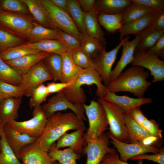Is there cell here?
Masks as SVG:
<instances>
[{
    "label": "cell",
    "instance_id": "cell-58",
    "mask_svg": "<svg viewBox=\"0 0 164 164\" xmlns=\"http://www.w3.org/2000/svg\"><path fill=\"white\" fill-rule=\"evenodd\" d=\"M1 142L0 141V153L1 152Z\"/></svg>",
    "mask_w": 164,
    "mask_h": 164
},
{
    "label": "cell",
    "instance_id": "cell-56",
    "mask_svg": "<svg viewBox=\"0 0 164 164\" xmlns=\"http://www.w3.org/2000/svg\"><path fill=\"white\" fill-rule=\"evenodd\" d=\"M3 127L4 126L3 125L2 119L0 114V138L3 132Z\"/></svg>",
    "mask_w": 164,
    "mask_h": 164
},
{
    "label": "cell",
    "instance_id": "cell-47",
    "mask_svg": "<svg viewBox=\"0 0 164 164\" xmlns=\"http://www.w3.org/2000/svg\"><path fill=\"white\" fill-rule=\"evenodd\" d=\"M142 126L152 135L157 137L159 139L162 138V131L159 129L158 124L154 120H149L146 118Z\"/></svg>",
    "mask_w": 164,
    "mask_h": 164
},
{
    "label": "cell",
    "instance_id": "cell-52",
    "mask_svg": "<svg viewBox=\"0 0 164 164\" xmlns=\"http://www.w3.org/2000/svg\"><path fill=\"white\" fill-rule=\"evenodd\" d=\"M131 118L140 125L142 126L145 120L147 118L140 109V107L132 110L128 114Z\"/></svg>",
    "mask_w": 164,
    "mask_h": 164
},
{
    "label": "cell",
    "instance_id": "cell-26",
    "mask_svg": "<svg viewBox=\"0 0 164 164\" xmlns=\"http://www.w3.org/2000/svg\"><path fill=\"white\" fill-rule=\"evenodd\" d=\"M62 67L60 81L63 83L69 82L74 80L83 69L74 62L70 52H66L62 54Z\"/></svg>",
    "mask_w": 164,
    "mask_h": 164
},
{
    "label": "cell",
    "instance_id": "cell-19",
    "mask_svg": "<svg viewBox=\"0 0 164 164\" xmlns=\"http://www.w3.org/2000/svg\"><path fill=\"white\" fill-rule=\"evenodd\" d=\"M86 129L84 125L73 132H66L57 140L55 143L56 147L58 149L69 147L75 153L80 155L83 153L86 141L84 134Z\"/></svg>",
    "mask_w": 164,
    "mask_h": 164
},
{
    "label": "cell",
    "instance_id": "cell-30",
    "mask_svg": "<svg viewBox=\"0 0 164 164\" xmlns=\"http://www.w3.org/2000/svg\"><path fill=\"white\" fill-rule=\"evenodd\" d=\"M48 153L51 157L60 164H77V160L80 157V155L75 153L70 148L63 150L57 149L55 143L52 145Z\"/></svg>",
    "mask_w": 164,
    "mask_h": 164
},
{
    "label": "cell",
    "instance_id": "cell-46",
    "mask_svg": "<svg viewBox=\"0 0 164 164\" xmlns=\"http://www.w3.org/2000/svg\"><path fill=\"white\" fill-rule=\"evenodd\" d=\"M132 3L148 9L158 11L164 9V0H131Z\"/></svg>",
    "mask_w": 164,
    "mask_h": 164
},
{
    "label": "cell",
    "instance_id": "cell-22",
    "mask_svg": "<svg viewBox=\"0 0 164 164\" xmlns=\"http://www.w3.org/2000/svg\"><path fill=\"white\" fill-rule=\"evenodd\" d=\"M22 103V97H12L0 101V114L3 126L19 117L18 111Z\"/></svg>",
    "mask_w": 164,
    "mask_h": 164
},
{
    "label": "cell",
    "instance_id": "cell-17",
    "mask_svg": "<svg viewBox=\"0 0 164 164\" xmlns=\"http://www.w3.org/2000/svg\"><path fill=\"white\" fill-rule=\"evenodd\" d=\"M3 129L8 144L19 159L21 150L24 147L35 143L37 140V138L20 133L7 124L4 126Z\"/></svg>",
    "mask_w": 164,
    "mask_h": 164
},
{
    "label": "cell",
    "instance_id": "cell-38",
    "mask_svg": "<svg viewBox=\"0 0 164 164\" xmlns=\"http://www.w3.org/2000/svg\"><path fill=\"white\" fill-rule=\"evenodd\" d=\"M0 164H22L8 144L4 131L0 138Z\"/></svg>",
    "mask_w": 164,
    "mask_h": 164
},
{
    "label": "cell",
    "instance_id": "cell-2",
    "mask_svg": "<svg viewBox=\"0 0 164 164\" xmlns=\"http://www.w3.org/2000/svg\"><path fill=\"white\" fill-rule=\"evenodd\" d=\"M149 74L148 71L145 70L144 68L132 65L121 73L106 87L111 93L128 92L133 94L137 98H143L144 93L152 84L151 82L147 80Z\"/></svg>",
    "mask_w": 164,
    "mask_h": 164
},
{
    "label": "cell",
    "instance_id": "cell-16",
    "mask_svg": "<svg viewBox=\"0 0 164 164\" xmlns=\"http://www.w3.org/2000/svg\"><path fill=\"white\" fill-rule=\"evenodd\" d=\"M36 142L21 150L19 159L22 164H53L55 161L50 156L48 152L42 150Z\"/></svg>",
    "mask_w": 164,
    "mask_h": 164
},
{
    "label": "cell",
    "instance_id": "cell-40",
    "mask_svg": "<svg viewBox=\"0 0 164 164\" xmlns=\"http://www.w3.org/2000/svg\"><path fill=\"white\" fill-rule=\"evenodd\" d=\"M24 40V38L0 29V53L23 44Z\"/></svg>",
    "mask_w": 164,
    "mask_h": 164
},
{
    "label": "cell",
    "instance_id": "cell-3",
    "mask_svg": "<svg viewBox=\"0 0 164 164\" xmlns=\"http://www.w3.org/2000/svg\"><path fill=\"white\" fill-rule=\"evenodd\" d=\"M101 82L98 73L93 67H91L83 69L73 83L62 91L72 104H84L87 99V96L81 86L84 85L95 84L97 87L96 96L98 98H104L107 90L106 87Z\"/></svg>",
    "mask_w": 164,
    "mask_h": 164
},
{
    "label": "cell",
    "instance_id": "cell-39",
    "mask_svg": "<svg viewBox=\"0 0 164 164\" xmlns=\"http://www.w3.org/2000/svg\"><path fill=\"white\" fill-rule=\"evenodd\" d=\"M81 47L84 52L93 59L106 47V44L87 35L81 43Z\"/></svg>",
    "mask_w": 164,
    "mask_h": 164
},
{
    "label": "cell",
    "instance_id": "cell-21",
    "mask_svg": "<svg viewBox=\"0 0 164 164\" xmlns=\"http://www.w3.org/2000/svg\"><path fill=\"white\" fill-rule=\"evenodd\" d=\"M98 15L94 8L89 12H84L85 29L87 36L106 44L105 33L100 27L98 20Z\"/></svg>",
    "mask_w": 164,
    "mask_h": 164
},
{
    "label": "cell",
    "instance_id": "cell-28",
    "mask_svg": "<svg viewBox=\"0 0 164 164\" xmlns=\"http://www.w3.org/2000/svg\"><path fill=\"white\" fill-rule=\"evenodd\" d=\"M153 13L150 14L139 19L122 25L119 30L120 40L130 34H139L149 26Z\"/></svg>",
    "mask_w": 164,
    "mask_h": 164
},
{
    "label": "cell",
    "instance_id": "cell-51",
    "mask_svg": "<svg viewBox=\"0 0 164 164\" xmlns=\"http://www.w3.org/2000/svg\"><path fill=\"white\" fill-rule=\"evenodd\" d=\"M73 80L68 83H56L55 82H49L46 85L48 92L50 94L62 91L65 88L71 85Z\"/></svg>",
    "mask_w": 164,
    "mask_h": 164
},
{
    "label": "cell",
    "instance_id": "cell-33",
    "mask_svg": "<svg viewBox=\"0 0 164 164\" xmlns=\"http://www.w3.org/2000/svg\"><path fill=\"white\" fill-rule=\"evenodd\" d=\"M156 11L148 9L132 2L122 12V26L150 14L153 13Z\"/></svg>",
    "mask_w": 164,
    "mask_h": 164
},
{
    "label": "cell",
    "instance_id": "cell-53",
    "mask_svg": "<svg viewBox=\"0 0 164 164\" xmlns=\"http://www.w3.org/2000/svg\"><path fill=\"white\" fill-rule=\"evenodd\" d=\"M150 51L162 58L164 56V34L163 35L155 44L149 49Z\"/></svg>",
    "mask_w": 164,
    "mask_h": 164
},
{
    "label": "cell",
    "instance_id": "cell-49",
    "mask_svg": "<svg viewBox=\"0 0 164 164\" xmlns=\"http://www.w3.org/2000/svg\"><path fill=\"white\" fill-rule=\"evenodd\" d=\"M148 27L155 30L164 31V9L157 11L153 13Z\"/></svg>",
    "mask_w": 164,
    "mask_h": 164
},
{
    "label": "cell",
    "instance_id": "cell-37",
    "mask_svg": "<svg viewBox=\"0 0 164 164\" xmlns=\"http://www.w3.org/2000/svg\"><path fill=\"white\" fill-rule=\"evenodd\" d=\"M21 80V75L0 57V81L19 86Z\"/></svg>",
    "mask_w": 164,
    "mask_h": 164
},
{
    "label": "cell",
    "instance_id": "cell-34",
    "mask_svg": "<svg viewBox=\"0 0 164 164\" xmlns=\"http://www.w3.org/2000/svg\"><path fill=\"white\" fill-rule=\"evenodd\" d=\"M67 12L72 19L79 32L85 36H87L84 24V12L78 1L68 0Z\"/></svg>",
    "mask_w": 164,
    "mask_h": 164
},
{
    "label": "cell",
    "instance_id": "cell-8",
    "mask_svg": "<svg viewBox=\"0 0 164 164\" xmlns=\"http://www.w3.org/2000/svg\"><path fill=\"white\" fill-rule=\"evenodd\" d=\"M32 27V22L25 15L0 9V29L26 38Z\"/></svg>",
    "mask_w": 164,
    "mask_h": 164
},
{
    "label": "cell",
    "instance_id": "cell-55",
    "mask_svg": "<svg viewBox=\"0 0 164 164\" xmlns=\"http://www.w3.org/2000/svg\"><path fill=\"white\" fill-rule=\"evenodd\" d=\"M57 7L67 11L68 0H50Z\"/></svg>",
    "mask_w": 164,
    "mask_h": 164
},
{
    "label": "cell",
    "instance_id": "cell-7",
    "mask_svg": "<svg viewBox=\"0 0 164 164\" xmlns=\"http://www.w3.org/2000/svg\"><path fill=\"white\" fill-rule=\"evenodd\" d=\"M32 114V117L29 120L20 121L13 120L7 125L20 133L37 138L43 132L48 118L41 106L34 108Z\"/></svg>",
    "mask_w": 164,
    "mask_h": 164
},
{
    "label": "cell",
    "instance_id": "cell-12",
    "mask_svg": "<svg viewBox=\"0 0 164 164\" xmlns=\"http://www.w3.org/2000/svg\"><path fill=\"white\" fill-rule=\"evenodd\" d=\"M126 37L120 40L119 44L109 51L104 48L92 59L93 67L99 74L104 85L107 87L110 82V76L112 66L116 58L117 54L122 47Z\"/></svg>",
    "mask_w": 164,
    "mask_h": 164
},
{
    "label": "cell",
    "instance_id": "cell-54",
    "mask_svg": "<svg viewBox=\"0 0 164 164\" xmlns=\"http://www.w3.org/2000/svg\"><path fill=\"white\" fill-rule=\"evenodd\" d=\"M78 2L84 12L91 11L94 8L96 0H78Z\"/></svg>",
    "mask_w": 164,
    "mask_h": 164
},
{
    "label": "cell",
    "instance_id": "cell-43",
    "mask_svg": "<svg viewBox=\"0 0 164 164\" xmlns=\"http://www.w3.org/2000/svg\"><path fill=\"white\" fill-rule=\"evenodd\" d=\"M48 93L46 85L44 83L41 84L33 91L29 102V106L31 108L41 106L45 101Z\"/></svg>",
    "mask_w": 164,
    "mask_h": 164
},
{
    "label": "cell",
    "instance_id": "cell-10",
    "mask_svg": "<svg viewBox=\"0 0 164 164\" xmlns=\"http://www.w3.org/2000/svg\"><path fill=\"white\" fill-rule=\"evenodd\" d=\"M109 139L104 132L96 139L86 140L83 153L87 155L86 164H100L107 154L116 152V149L109 147Z\"/></svg>",
    "mask_w": 164,
    "mask_h": 164
},
{
    "label": "cell",
    "instance_id": "cell-18",
    "mask_svg": "<svg viewBox=\"0 0 164 164\" xmlns=\"http://www.w3.org/2000/svg\"><path fill=\"white\" fill-rule=\"evenodd\" d=\"M104 98L107 101L115 104L126 114L136 108L152 102V100L150 98H135L127 96H119L108 90Z\"/></svg>",
    "mask_w": 164,
    "mask_h": 164
},
{
    "label": "cell",
    "instance_id": "cell-48",
    "mask_svg": "<svg viewBox=\"0 0 164 164\" xmlns=\"http://www.w3.org/2000/svg\"><path fill=\"white\" fill-rule=\"evenodd\" d=\"M132 160H140L146 159L152 161L159 164H164V149H160L159 152L153 155L142 154L133 156L129 159Z\"/></svg>",
    "mask_w": 164,
    "mask_h": 164
},
{
    "label": "cell",
    "instance_id": "cell-11",
    "mask_svg": "<svg viewBox=\"0 0 164 164\" xmlns=\"http://www.w3.org/2000/svg\"><path fill=\"white\" fill-rule=\"evenodd\" d=\"M41 107L47 118L58 112L70 109L83 120H87L84 114L83 104H72L67 99L62 91L50 97Z\"/></svg>",
    "mask_w": 164,
    "mask_h": 164
},
{
    "label": "cell",
    "instance_id": "cell-57",
    "mask_svg": "<svg viewBox=\"0 0 164 164\" xmlns=\"http://www.w3.org/2000/svg\"><path fill=\"white\" fill-rule=\"evenodd\" d=\"M53 164H60L58 162H57L56 161H55Z\"/></svg>",
    "mask_w": 164,
    "mask_h": 164
},
{
    "label": "cell",
    "instance_id": "cell-45",
    "mask_svg": "<svg viewBox=\"0 0 164 164\" xmlns=\"http://www.w3.org/2000/svg\"><path fill=\"white\" fill-rule=\"evenodd\" d=\"M68 49L69 51L72 52L80 47L81 42L72 35L59 30V40Z\"/></svg>",
    "mask_w": 164,
    "mask_h": 164
},
{
    "label": "cell",
    "instance_id": "cell-14",
    "mask_svg": "<svg viewBox=\"0 0 164 164\" xmlns=\"http://www.w3.org/2000/svg\"><path fill=\"white\" fill-rule=\"evenodd\" d=\"M110 142L116 148L120 155V159L127 162L131 158L146 153L152 152L156 154L160 151L157 148L152 146L145 145L141 143L135 142L131 143L120 141L114 137L109 132L107 133Z\"/></svg>",
    "mask_w": 164,
    "mask_h": 164
},
{
    "label": "cell",
    "instance_id": "cell-15",
    "mask_svg": "<svg viewBox=\"0 0 164 164\" xmlns=\"http://www.w3.org/2000/svg\"><path fill=\"white\" fill-rule=\"evenodd\" d=\"M135 36V38L131 41L129 40V36L126 37V39L122 46V50L121 56L114 68L111 71L110 83L115 80L126 67L132 61L136 46L140 37L139 34Z\"/></svg>",
    "mask_w": 164,
    "mask_h": 164
},
{
    "label": "cell",
    "instance_id": "cell-23",
    "mask_svg": "<svg viewBox=\"0 0 164 164\" xmlns=\"http://www.w3.org/2000/svg\"><path fill=\"white\" fill-rule=\"evenodd\" d=\"M132 2L131 0H96L94 8L98 14L122 13Z\"/></svg>",
    "mask_w": 164,
    "mask_h": 164
},
{
    "label": "cell",
    "instance_id": "cell-9",
    "mask_svg": "<svg viewBox=\"0 0 164 164\" xmlns=\"http://www.w3.org/2000/svg\"><path fill=\"white\" fill-rule=\"evenodd\" d=\"M131 64L148 69L153 77L152 83L164 80V61L149 50L135 52Z\"/></svg>",
    "mask_w": 164,
    "mask_h": 164
},
{
    "label": "cell",
    "instance_id": "cell-4",
    "mask_svg": "<svg viewBox=\"0 0 164 164\" xmlns=\"http://www.w3.org/2000/svg\"><path fill=\"white\" fill-rule=\"evenodd\" d=\"M87 118L89 127L84 135L86 140H94L105 132L108 126L105 110L98 101H90L88 105L83 104Z\"/></svg>",
    "mask_w": 164,
    "mask_h": 164
},
{
    "label": "cell",
    "instance_id": "cell-5",
    "mask_svg": "<svg viewBox=\"0 0 164 164\" xmlns=\"http://www.w3.org/2000/svg\"><path fill=\"white\" fill-rule=\"evenodd\" d=\"M40 1L56 28L72 35L81 43L83 41L85 36L79 32L67 11L57 7L50 0H40Z\"/></svg>",
    "mask_w": 164,
    "mask_h": 164
},
{
    "label": "cell",
    "instance_id": "cell-24",
    "mask_svg": "<svg viewBox=\"0 0 164 164\" xmlns=\"http://www.w3.org/2000/svg\"><path fill=\"white\" fill-rule=\"evenodd\" d=\"M27 6L34 19L42 26L50 29H55L47 13L40 0H21Z\"/></svg>",
    "mask_w": 164,
    "mask_h": 164
},
{
    "label": "cell",
    "instance_id": "cell-50",
    "mask_svg": "<svg viewBox=\"0 0 164 164\" xmlns=\"http://www.w3.org/2000/svg\"><path fill=\"white\" fill-rule=\"evenodd\" d=\"M100 164H130L121 161L119 154L114 152L108 153L104 157ZM138 164H143L142 160H140Z\"/></svg>",
    "mask_w": 164,
    "mask_h": 164
},
{
    "label": "cell",
    "instance_id": "cell-32",
    "mask_svg": "<svg viewBox=\"0 0 164 164\" xmlns=\"http://www.w3.org/2000/svg\"><path fill=\"white\" fill-rule=\"evenodd\" d=\"M42 61L54 82L60 81L62 67V55L50 53Z\"/></svg>",
    "mask_w": 164,
    "mask_h": 164
},
{
    "label": "cell",
    "instance_id": "cell-31",
    "mask_svg": "<svg viewBox=\"0 0 164 164\" xmlns=\"http://www.w3.org/2000/svg\"><path fill=\"white\" fill-rule=\"evenodd\" d=\"M139 34L140 37L135 53L141 50H149L152 47L164 34V31L158 30L148 27Z\"/></svg>",
    "mask_w": 164,
    "mask_h": 164
},
{
    "label": "cell",
    "instance_id": "cell-29",
    "mask_svg": "<svg viewBox=\"0 0 164 164\" xmlns=\"http://www.w3.org/2000/svg\"><path fill=\"white\" fill-rule=\"evenodd\" d=\"M59 30L50 29L36 23L32 22V27L26 38L30 42L45 39L59 40Z\"/></svg>",
    "mask_w": 164,
    "mask_h": 164
},
{
    "label": "cell",
    "instance_id": "cell-25",
    "mask_svg": "<svg viewBox=\"0 0 164 164\" xmlns=\"http://www.w3.org/2000/svg\"><path fill=\"white\" fill-rule=\"evenodd\" d=\"M24 44L30 48L61 55L69 51L66 47L58 40L45 39L36 42H28Z\"/></svg>",
    "mask_w": 164,
    "mask_h": 164
},
{
    "label": "cell",
    "instance_id": "cell-13",
    "mask_svg": "<svg viewBox=\"0 0 164 164\" xmlns=\"http://www.w3.org/2000/svg\"><path fill=\"white\" fill-rule=\"evenodd\" d=\"M22 76L19 85L22 89L24 96L30 97L34 90L45 81L53 80L42 61Z\"/></svg>",
    "mask_w": 164,
    "mask_h": 164
},
{
    "label": "cell",
    "instance_id": "cell-36",
    "mask_svg": "<svg viewBox=\"0 0 164 164\" xmlns=\"http://www.w3.org/2000/svg\"><path fill=\"white\" fill-rule=\"evenodd\" d=\"M41 51L29 48L24 44L9 48L0 53V57L4 62L17 59L25 56L38 53Z\"/></svg>",
    "mask_w": 164,
    "mask_h": 164
},
{
    "label": "cell",
    "instance_id": "cell-1",
    "mask_svg": "<svg viewBox=\"0 0 164 164\" xmlns=\"http://www.w3.org/2000/svg\"><path fill=\"white\" fill-rule=\"evenodd\" d=\"M84 125L83 120L73 112H58L48 118L44 131L36 142L48 152L52 145L68 131L77 130Z\"/></svg>",
    "mask_w": 164,
    "mask_h": 164
},
{
    "label": "cell",
    "instance_id": "cell-42",
    "mask_svg": "<svg viewBox=\"0 0 164 164\" xmlns=\"http://www.w3.org/2000/svg\"><path fill=\"white\" fill-rule=\"evenodd\" d=\"M21 0H3L0 1V9L22 14H27L29 10Z\"/></svg>",
    "mask_w": 164,
    "mask_h": 164
},
{
    "label": "cell",
    "instance_id": "cell-35",
    "mask_svg": "<svg viewBox=\"0 0 164 164\" xmlns=\"http://www.w3.org/2000/svg\"><path fill=\"white\" fill-rule=\"evenodd\" d=\"M122 13L113 14H101L98 16L99 24L108 32L114 33L118 31L121 27Z\"/></svg>",
    "mask_w": 164,
    "mask_h": 164
},
{
    "label": "cell",
    "instance_id": "cell-44",
    "mask_svg": "<svg viewBox=\"0 0 164 164\" xmlns=\"http://www.w3.org/2000/svg\"><path fill=\"white\" fill-rule=\"evenodd\" d=\"M70 52L74 62L81 68L93 67L92 59L84 52L81 47Z\"/></svg>",
    "mask_w": 164,
    "mask_h": 164
},
{
    "label": "cell",
    "instance_id": "cell-41",
    "mask_svg": "<svg viewBox=\"0 0 164 164\" xmlns=\"http://www.w3.org/2000/svg\"><path fill=\"white\" fill-rule=\"evenodd\" d=\"M24 92L19 86L0 81V101L7 98L22 97Z\"/></svg>",
    "mask_w": 164,
    "mask_h": 164
},
{
    "label": "cell",
    "instance_id": "cell-27",
    "mask_svg": "<svg viewBox=\"0 0 164 164\" xmlns=\"http://www.w3.org/2000/svg\"><path fill=\"white\" fill-rule=\"evenodd\" d=\"M125 123L129 141L131 143H142L146 138L153 136L134 121L128 114L124 113Z\"/></svg>",
    "mask_w": 164,
    "mask_h": 164
},
{
    "label": "cell",
    "instance_id": "cell-20",
    "mask_svg": "<svg viewBox=\"0 0 164 164\" xmlns=\"http://www.w3.org/2000/svg\"><path fill=\"white\" fill-rule=\"evenodd\" d=\"M49 53L42 51L37 54L25 56L5 62L22 75L28 72Z\"/></svg>",
    "mask_w": 164,
    "mask_h": 164
},
{
    "label": "cell",
    "instance_id": "cell-6",
    "mask_svg": "<svg viewBox=\"0 0 164 164\" xmlns=\"http://www.w3.org/2000/svg\"><path fill=\"white\" fill-rule=\"evenodd\" d=\"M97 101L101 104L105 110L110 133L117 140L128 143L130 141L123 111L115 104L106 101L103 98H98Z\"/></svg>",
    "mask_w": 164,
    "mask_h": 164
},
{
    "label": "cell",
    "instance_id": "cell-59",
    "mask_svg": "<svg viewBox=\"0 0 164 164\" xmlns=\"http://www.w3.org/2000/svg\"></svg>",
    "mask_w": 164,
    "mask_h": 164
}]
</instances>
